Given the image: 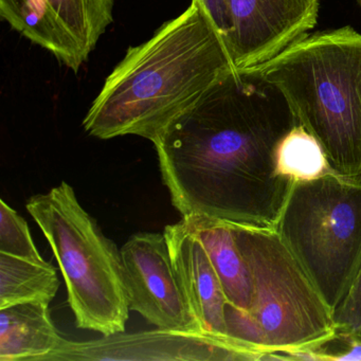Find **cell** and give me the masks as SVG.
Listing matches in <instances>:
<instances>
[{
	"mask_svg": "<svg viewBox=\"0 0 361 361\" xmlns=\"http://www.w3.org/2000/svg\"><path fill=\"white\" fill-rule=\"evenodd\" d=\"M297 124L276 88L228 73L154 139L173 206L183 216L276 229L295 183L279 172L276 149Z\"/></svg>",
	"mask_w": 361,
	"mask_h": 361,
	"instance_id": "1",
	"label": "cell"
},
{
	"mask_svg": "<svg viewBox=\"0 0 361 361\" xmlns=\"http://www.w3.org/2000/svg\"><path fill=\"white\" fill-rule=\"evenodd\" d=\"M235 71L225 42L195 3L130 47L105 80L83 120L90 136L154 139Z\"/></svg>",
	"mask_w": 361,
	"mask_h": 361,
	"instance_id": "2",
	"label": "cell"
},
{
	"mask_svg": "<svg viewBox=\"0 0 361 361\" xmlns=\"http://www.w3.org/2000/svg\"><path fill=\"white\" fill-rule=\"evenodd\" d=\"M240 73L282 94L334 171L361 176V33L350 26L308 33L268 62Z\"/></svg>",
	"mask_w": 361,
	"mask_h": 361,
	"instance_id": "3",
	"label": "cell"
},
{
	"mask_svg": "<svg viewBox=\"0 0 361 361\" xmlns=\"http://www.w3.org/2000/svg\"><path fill=\"white\" fill-rule=\"evenodd\" d=\"M231 225L253 289L247 312L226 304L228 336L262 360L331 338L336 333L333 310L276 230Z\"/></svg>",
	"mask_w": 361,
	"mask_h": 361,
	"instance_id": "4",
	"label": "cell"
},
{
	"mask_svg": "<svg viewBox=\"0 0 361 361\" xmlns=\"http://www.w3.org/2000/svg\"><path fill=\"white\" fill-rule=\"evenodd\" d=\"M26 208L54 251L77 326L103 336L126 331L130 307L121 250L81 206L73 187L62 181L32 196Z\"/></svg>",
	"mask_w": 361,
	"mask_h": 361,
	"instance_id": "5",
	"label": "cell"
},
{
	"mask_svg": "<svg viewBox=\"0 0 361 361\" xmlns=\"http://www.w3.org/2000/svg\"><path fill=\"white\" fill-rule=\"evenodd\" d=\"M274 230L334 314L361 265V176L295 181Z\"/></svg>",
	"mask_w": 361,
	"mask_h": 361,
	"instance_id": "6",
	"label": "cell"
},
{
	"mask_svg": "<svg viewBox=\"0 0 361 361\" xmlns=\"http://www.w3.org/2000/svg\"><path fill=\"white\" fill-rule=\"evenodd\" d=\"M120 250L130 310L157 329L207 333L175 271L164 233L139 232Z\"/></svg>",
	"mask_w": 361,
	"mask_h": 361,
	"instance_id": "7",
	"label": "cell"
},
{
	"mask_svg": "<svg viewBox=\"0 0 361 361\" xmlns=\"http://www.w3.org/2000/svg\"><path fill=\"white\" fill-rule=\"evenodd\" d=\"M90 360H262L230 337L157 329L117 333L86 342L65 339L41 361Z\"/></svg>",
	"mask_w": 361,
	"mask_h": 361,
	"instance_id": "8",
	"label": "cell"
},
{
	"mask_svg": "<svg viewBox=\"0 0 361 361\" xmlns=\"http://www.w3.org/2000/svg\"><path fill=\"white\" fill-rule=\"evenodd\" d=\"M225 44L236 71L271 60L306 37L318 22L320 0H226Z\"/></svg>",
	"mask_w": 361,
	"mask_h": 361,
	"instance_id": "9",
	"label": "cell"
},
{
	"mask_svg": "<svg viewBox=\"0 0 361 361\" xmlns=\"http://www.w3.org/2000/svg\"><path fill=\"white\" fill-rule=\"evenodd\" d=\"M171 259L196 318L207 333L229 337L223 285L204 245L183 219L164 228Z\"/></svg>",
	"mask_w": 361,
	"mask_h": 361,
	"instance_id": "10",
	"label": "cell"
},
{
	"mask_svg": "<svg viewBox=\"0 0 361 361\" xmlns=\"http://www.w3.org/2000/svg\"><path fill=\"white\" fill-rule=\"evenodd\" d=\"M0 18L73 73L88 56L48 0H0Z\"/></svg>",
	"mask_w": 361,
	"mask_h": 361,
	"instance_id": "11",
	"label": "cell"
},
{
	"mask_svg": "<svg viewBox=\"0 0 361 361\" xmlns=\"http://www.w3.org/2000/svg\"><path fill=\"white\" fill-rule=\"evenodd\" d=\"M200 238L223 285L227 305L245 312L252 300V280L231 224L204 215L183 216Z\"/></svg>",
	"mask_w": 361,
	"mask_h": 361,
	"instance_id": "12",
	"label": "cell"
},
{
	"mask_svg": "<svg viewBox=\"0 0 361 361\" xmlns=\"http://www.w3.org/2000/svg\"><path fill=\"white\" fill-rule=\"evenodd\" d=\"M65 338L50 314L49 304H16L0 308V361H41Z\"/></svg>",
	"mask_w": 361,
	"mask_h": 361,
	"instance_id": "13",
	"label": "cell"
},
{
	"mask_svg": "<svg viewBox=\"0 0 361 361\" xmlns=\"http://www.w3.org/2000/svg\"><path fill=\"white\" fill-rule=\"evenodd\" d=\"M59 287L58 274L51 264L0 253V308L29 302L50 304Z\"/></svg>",
	"mask_w": 361,
	"mask_h": 361,
	"instance_id": "14",
	"label": "cell"
},
{
	"mask_svg": "<svg viewBox=\"0 0 361 361\" xmlns=\"http://www.w3.org/2000/svg\"><path fill=\"white\" fill-rule=\"evenodd\" d=\"M279 172L291 180H310L334 171L320 143L301 126H293L276 149Z\"/></svg>",
	"mask_w": 361,
	"mask_h": 361,
	"instance_id": "15",
	"label": "cell"
},
{
	"mask_svg": "<svg viewBox=\"0 0 361 361\" xmlns=\"http://www.w3.org/2000/svg\"><path fill=\"white\" fill-rule=\"evenodd\" d=\"M71 29L86 56L114 22L115 0H48Z\"/></svg>",
	"mask_w": 361,
	"mask_h": 361,
	"instance_id": "16",
	"label": "cell"
},
{
	"mask_svg": "<svg viewBox=\"0 0 361 361\" xmlns=\"http://www.w3.org/2000/svg\"><path fill=\"white\" fill-rule=\"evenodd\" d=\"M0 253L47 263L35 246L27 221L4 200H0Z\"/></svg>",
	"mask_w": 361,
	"mask_h": 361,
	"instance_id": "17",
	"label": "cell"
},
{
	"mask_svg": "<svg viewBox=\"0 0 361 361\" xmlns=\"http://www.w3.org/2000/svg\"><path fill=\"white\" fill-rule=\"evenodd\" d=\"M285 360L361 361V331L336 329L317 345L285 353Z\"/></svg>",
	"mask_w": 361,
	"mask_h": 361,
	"instance_id": "18",
	"label": "cell"
},
{
	"mask_svg": "<svg viewBox=\"0 0 361 361\" xmlns=\"http://www.w3.org/2000/svg\"><path fill=\"white\" fill-rule=\"evenodd\" d=\"M336 329L361 331V265L341 303L334 310Z\"/></svg>",
	"mask_w": 361,
	"mask_h": 361,
	"instance_id": "19",
	"label": "cell"
},
{
	"mask_svg": "<svg viewBox=\"0 0 361 361\" xmlns=\"http://www.w3.org/2000/svg\"><path fill=\"white\" fill-rule=\"evenodd\" d=\"M192 3L197 4L204 10L225 42L231 29L226 0H192Z\"/></svg>",
	"mask_w": 361,
	"mask_h": 361,
	"instance_id": "20",
	"label": "cell"
}]
</instances>
